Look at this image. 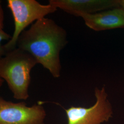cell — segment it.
<instances>
[{
  "label": "cell",
  "mask_w": 124,
  "mask_h": 124,
  "mask_svg": "<svg viewBox=\"0 0 124 124\" xmlns=\"http://www.w3.org/2000/svg\"><path fill=\"white\" fill-rule=\"evenodd\" d=\"M66 30L53 19L44 18L31 24L19 36L17 47L25 51L53 77L61 76L60 53L68 43Z\"/></svg>",
  "instance_id": "cell-1"
},
{
  "label": "cell",
  "mask_w": 124,
  "mask_h": 124,
  "mask_svg": "<svg viewBox=\"0 0 124 124\" xmlns=\"http://www.w3.org/2000/svg\"><path fill=\"white\" fill-rule=\"evenodd\" d=\"M37 63L30 53L18 47L0 58V77L7 82L14 98H29L31 72Z\"/></svg>",
  "instance_id": "cell-2"
},
{
  "label": "cell",
  "mask_w": 124,
  "mask_h": 124,
  "mask_svg": "<svg viewBox=\"0 0 124 124\" xmlns=\"http://www.w3.org/2000/svg\"><path fill=\"white\" fill-rule=\"evenodd\" d=\"M8 7L13 15L15 28L12 39L0 45V56L17 48L19 36L29 25L58 10L53 5L41 4L36 0H8Z\"/></svg>",
  "instance_id": "cell-3"
},
{
  "label": "cell",
  "mask_w": 124,
  "mask_h": 124,
  "mask_svg": "<svg viewBox=\"0 0 124 124\" xmlns=\"http://www.w3.org/2000/svg\"><path fill=\"white\" fill-rule=\"evenodd\" d=\"M95 103L91 107L71 106L66 112L68 124H102L112 117L113 109L105 88L95 89Z\"/></svg>",
  "instance_id": "cell-4"
},
{
  "label": "cell",
  "mask_w": 124,
  "mask_h": 124,
  "mask_svg": "<svg viewBox=\"0 0 124 124\" xmlns=\"http://www.w3.org/2000/svg\"><path fill=\"white\" fill-rule=\"evenodd\" d=\"M39 102L31 107L0 98V124H45L46 112Z\"/></svg>",
  "instance_id": "cell-5"
},
{
  "label": "cell",
  "mask_w": 124,
  "mask_h": 124,
  "mask_svg": "<svg viewBox=\"0 0 124 124\" xmlns=\"http://www.w3.org/2000/svg\"><path fill=\"white\" fill-rule=\"evenodd\" d=\"M49 3L77 17L120 7L117 0H50Z\"/></svg>",
  "instance_id": "cell-6"
},
{
  "label": "cell",
  "mask_w": 124,
  "mask_h": 124,
  "mask_svg": "<svg viewBox=\"0 0 124 124\" xmlns=\"http://www.w3.org/2000/svg\"><path fill=\"white\" fill-rule=\"evenodd\" d=\"M85 25L96 31L124 28V10L114 8L81 16Z\"/></svg>",
  "instance_id": "cell-7"
},
{
  "label": "cell",
  "mask_w": 124,
  "mask_h": 124,
  "mask_svg": "<svg viewBox=\"0 0 124 124\" xmlns=\"http://www.w3.org/2000/svg\"><path fill=\"white\" fill-rule=\"evenodd\" d=\"M4 12L1 7V6H0V43L2 41L4 40H11L12 38V36H10L3 30V25H4Z\"/></svg>",
  "instance_id": "cell-8"
},
{
  "label": "cell",
  "mask_w": 124,
  "mask_h": 124,
  "mask_svg": "<svg viewBox=\"0 0 124 124\" xmlns=\"http://www.w3.org/2000/svg\"><path fill=\"white\" fill-rule=\"evenodd\" d=\"M120 5L122 7V8L124 10V0H120Z\"/></svg>",
  "instance_id": "cell-9"
}]
</instances>
